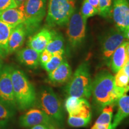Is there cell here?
<instances>
[{"instance_id": "cell-35", "label": "cell", "mask_w": 129, "mask_h": 129, "mask_svg": "<svg viewBox=\"0 0 129 129\" xmlns=\"http://www.w3.org/2000/svg\"><path fill=\"white\" fill-rule=\"evenodd\" d=\"M122 33H123L124 35L125 39L129 40V29L126 30H125V31L122 32Z\"/></svg>"}, {"instance_id": "cell-5", "label": "cell", "mask_w": 129, "mask_h": 129, "mask_svg": "<svg viewBox=\"0 0 129 129\" xmlns=\"http://www.w3.org/2000/svg\"><path fill=\"white\" fill-rule=\"evenodd\" d=\"M76 0H48L46 22L50 27L67 25L75 11Z\"/></svg>"}, {"instance_id": "cell-19", "label": "cell", "mask_w": 129, "mask_h": 129, "mask_svg": "<svg viewBox=\"0 0 129 129\" xmlns=\"http://www.w3.org/2000/svg\"><path fill=\"white\" fill-rule=\"evenodd\" d=\"M117 112L114 117L111 129H116L122 121L129 115V96L124 95L117 102Z\"/></svg>"}, {"instance_id": "cell-9", "label": "cell", "mask_w": 129, "mask_h": 129, "mask_svg": "<svg viewBox=\"0 0 129 129\" xmlns=\"http://www.w3.org/2000/svg\"><path fill=\"white\" fill-rule=\"evenodd\" d=\"M125 40L122 32L118 28L112 29L103 37L101 43L102 54L103 60L108 67H109L113 53L125 41Z\"/></svg>"}, {"instance_id": "cell-38", "label": "cell", "mask_w": 129, "mask_h": 129, "mask_svg": "<svg viewBox=\"0 0 129 129\" xmlns=\"http://www.w3.org/2000/svg\"><path fill=\"white\" fill-rule=\"evenodd\" d=\"M128 2H129V0H128Z\"/></svg>"}, {"instance_id": "cell-18", "label": "cell", "mask_w": 129, "mask_h": 129, "mask_svg": "<svg viewBox=\"0 0 129 129\" xmlns=\"http://www.w3.org/2000/svg\"><path fill=\"white\" fill-rule=\"evenodd\" d=\"M0 20L14 28L25 22V16L20 9L13 8L7 10L0 14Z\"/></svg>"}, {"instance_id": "cell-29", "label": "cell", "mask_w": 129, "mask_h": 129, "mask_svg": "<svg viewBox=\"0 0 129 129\" xmlns=\"http://www.w3.org/2000/svg\"><path fill=\"white\" fill-rule=\"evenodd\" d=\"M53 54L49 51L45 49L44 51H43L40 54V63L41 64V67H43L44 64H46L47 63L49 62Z\"/></svg>"}, {"instance_id": "cell-2", "label": "cell", "mask_w": 129, "mask_h": 129, "mask_svg": "<svg viewBox=\"0 0 129 129\" xmlns=\"http://www.w3.org/2000/svg\"><path fill=\"white\" fill-rule=\"evenodd\" d=\"M11 77L17 109L26 111L35 106L37 92L25 72L12 66Z\"/></svg>"}, {"instance_id": "cell-22", "label": "cell", "mask_w": 129, "mask_h": 129, "mask_svg": "<svg viewBox=\"0 0 129 129\" xmlns=\"http://www.w3.org/2000/svg\"><path fill=\"white\" fill-rule=\"evenodd\" d=\"M16 112L0 103V129H10Z\"/></svg>"}, {"instance_id": "cell-27", "label": "cell", "mask_w": 129, "mask_h": 129, "mask_svg": "<svg viewBox=\"0 0 129 129\" xmlns=\"http://www.w3.org/2000/svg\"><path fill=\"white\" fill-rule=\"evenodd\" d=\"M80 13L85 19H87L89 17L98 14L99 10L91 6L87 0H84L81 8Z\"/></svg>"}, {"instance_id": "cell-26", "label": "cell", "mask_w": 129, "mask_h": 129, "mask_svg": "<svg viewBox=\"0 0 129 129\" xmlns=\"http://www.w3.org/2000/svg\"><path fill=\"white\" fill-rule=\"evenodd\" d=\"M113 0H99V13L103 17H108L111 14Z\"/></svg>"}, {"instance_id": "cell-10", "label": "cell", "mask_w": 129, "mask_h": 129, "mask_svg": "<svg viewBox=\"0 0 129 129\" xmlns=\"http://www.w3.org/2000/svg\"><path fill=\"white\" fill-rule=\"evenodd\" d=\"M19 125L22 127H31L37 125H44L50 129H56L58 125L44 112L40 109L32 108L21 115Z\"/></svg>"}, {"instance_id": "cell-6", "label": "cell", "mask_w": 129, "mask_h": 129, "mask_svg": "<svg viewBox=\"0 0 129 129\" xmlns=\"http://www.w3.org/2000/svg\"><path fill=\"white\" fill-rule=\"evenodd\" d=\"M47 0H25L20 9L25 16L28 36L36 32L46 15Z\"/></svg>"}, {"instance_id": "cell-3", "label": "cell", "mask_w": 129, "mask_h": 129, "mask_svg": "<svg viewBox=\"0 0 129 129\" xmlns=\"http://www.w3.org/2000/svg\"><path fill=\"white\" fill-rule=\"evenodd\" d=\"M35 106L46 113L58 126L63 125L64 114L62 101L51 87L43 86L40 88L37 93Z\"/></svg>"}, {"instance_id": "cell-7", "label": "cell", "mask_w": 129, "mask_h": 129, "mask_svg": "<svg viewBox=\"0 0 129 129\" xmlns=\"http://www.w3.org/2000/svg\"><path fill=\"white\" fill-rule=\"evenodd\" d=\"M87 20L80 12L75 10L68 22L67 34L69 44L72 49L78 48L84 41Z\"/></svg>"}, {"instance_id": "cell-21", "label": "cell", "mask_w": 129, "mask_h": 129, "mask_svg": "<svg viewBox=\"0 0 129 129\" xmlns=\"http://www.w3.org/2000/svg\"><path fill=\"white\" fill-rule=\"evenodd\" d=\"M46 50L52 54L57 53H64V40L62 35L54 31Z\"/></svg>"}, {"instance_id": "cell-24", "label": "cell", "mask_w": 129, "mask_h": 129, "mask_svg": "<svg viewBox=\"0 0 129 129\" xmlns=\"http://www.w3.org/2000/svg\"><path fill=\"white\" fill-rule=\"evenodd\" d=\"M91 117H84L80 115H69L68 122L69 125L74 127H86L89 124L91 121Z\"/></svg>"}, {"instance_id": "cell-37", "label": "cell", "mask_w": 129, "mask_h": 129, "mask_svg": "<svg viewBox=\"0 0 129 129\" xmlns=\"http://www.w3.org/2000/svg\"><path fill=\"white\" fill-rule=\"evenodd\" d=\"M3 58L1 57V56L0 55V69H1V68L3 67Z\"/></svg>"}, {"instance_id": "cell-14", "label": "cell", "mask_w": 129, "mask_h": 129, "mask_svg": "<svg viewBox=\"0 0 129 129\" xmlns=\"http://www.w3.org/2000/svg\"><path fill=\"white\" fill-rule=\"evenodd\" d=\"M54 32V30L48 28L42 29L35 35L30 37L27 43V46L41 53L46 48Z\"/></svg>"}, {"instance_id": "cell-4", "label": "cell", "mask_w": 129, "mask_h": 129, "mask_svg": "<svg viewBox=\"0 0 129 129\" xmlns=\"http://www.w3.org/2000/svg\"><path fill=\"white\" fill-rule=\"evenodd\" d=\"M91 84L89 64L83 62L78 66L67 83L64 92L67 97L75 96L89 99L91 95Z\"/></svg>"}, {"instance_id": "cell-23", "label": "cell", "mask_w": 129, "mask_h": 129, "mask_svg": "<svg viewBox=\"0 0 129 129\" xmlns=\"http://www.w3.org/2000/svg\"><path fill=\"white\" fill-rule=\"evenodd\" d=\"M64 53H57L53 54L49 62L43 66V68L50 74L59 67L65 58L64 57Z\"/></svg>"}, {"instance_id": "cell-17", "label": "cell", "mask_w": 129, "mask_h": 129, "mask_svg": "<svg viewBox=\"0 0 129 129\" xmlns=\"http://www.w3.org/2000/svg\"><path fill=\"white\" fill-rule=\"evenodd\" d=\"M128 41H124L113 53L111 57L110 64L112 71L116 74L123 68L125 63L128 60L126 51H125V46Z\"/></svg>"}, {"instance_id": "cell-25", "label": "cell", "mask_w": 129, "mask_h": 129, "mask_svg": "<svg viewBox=\"0 0 129 129\" xmlns=\"http://www.w3.org/2000/svg\"><path fill=\"white\" fill-rule=\"evenodd\" d=\"M114 84L117 87L129 89V77L122 68L115 74L114 77Z\"/></svg>"}, {"instance_id": "cell-8", "label": "cell", "mask_w": 129, "mask_h": 129, "mask_svg": "<svg viewBox=\"0 0 129 129\" xmlns=\"http://www.w3.org/2000/svg\"><path fill=\"white\" fill-rule=\"evenodd\" d=\"M12 66L3 64L0 69V103L16 112L17 105L11 77Z\"/></svg>"}, {"instance_id": "cell-32", "label": "cell", "mask_w": 129, "mask_h": 129, "mask_svg": "<svg viewBox=\"0 0 129 129\" xmlns=\"http://www.w3.org/2000/svg\"><path fill=\"white\" fill-rule=\"evenodd\" d=\"M122 69H123L125 73L129 77V59L127 60V62L125 63V64H124L123 68H122Z\"/></svg>"}, {"instance_id": "cell-13", "label": "cell", "mask_w": 129, "mask_h": 129, "mask_svg": "<svg viewBox=\"0 0 129 129\" xmlns=\"http://www.w3.org/2000/svg\"><path fill=\"white\" fill-rule=\"evenodd\" d=\"M72 69L64 59L60 65L48 74V80L53 85H62L67 83L71 78Z\"/></svg>"}, {"instance_id": "cell-20", "label": "cell", "mask_w": 129, "mask_h": 129, "mask_svg": "<svg viewBox=\"0 0 129 129\" xmlns=\"http://www.w3.org/2000/svg\"><path fill=\"white\" fill-rule=\"evenodd\" d=\"M13 28L0 20V55L3 59L9 55L8 41Z\"/></svg>"}, {"instance_id": "cell-28", "label": "cell", "mask_w": 129, "mask_h": 129, "mask_svg": "<svg viewBox=\"0 0 129 129\" xmlns=\"http://www.w3.org/2000/svg\"><path fill=\"white\" fill-rule=\"evenodd\" d=\"M18 7L14 0H0V14L7 10Z\"/></svg>"}, {"instance_id": "cell-1", "label": "cell", "mask_w": 129, "mask_h": 129, "mask_svg": "<svg viewBox=\"0 0 129 129\" xmlns=\"http://www.w3.org/2000/svg\"><path fill=\"white\" fill-rule=\"evenodd\" d=\"M128 91V88L117 87L114 84V77L108 71L104 70L98 72L92 80L91 96L99 112L106 106L116 104Z\"/></svg>"}, {"instance_id": "cell-34", "label": "cell", "mask_w": 129, "mask_h": 129, "mask_svg": "<svg viewBox=\"0 0 129 129\" xmlns=\"http://www.w3.org/2000/svg\"><path fill=\"white\" fill-rule=\"evenodd\" d=\"M125 51H126V54L128 60L129 59V41L127 42L126 46H125Z\"/></svg>"}, {"instance_id": "cell-12", "label": "cell", "mask_w": 129, "mask_h": 129, "mask_svg": "<svg viewBox=\"0 0 129 129\" xmlns=\"http://www.w3.org/2000/svg\"><path fill=\"white\" fill-rule=\"evenodd\" d=\"M65 108L69 115L91 117L90 106L87 99L75 96H68L65 101Z\"/></svg>"}, {"instance_id": "cell-36", "label": "cell", "mask_w": 129, "mask_h": 129, "mask_svg": "<svg viewBox=\"0 0 129 129\" xmlns=\"http://www.w3.org/2000/svg\"><path fill=\"white\" fill-rule=\"evenodd\" d=\"M14 1H16V4H17V6H21L22 4H23V3L25 2V0H14Z\"/></svg>"}, {"instance_id": "cell-30", "label": "cell", "mask_w": 129, "mask_h": 129, "mask_svg": "<svg viewBox=\"0 0 129 129\" xmlns=\"http://www.w3.org/2000/svg\"><path fill=\"white\" fill-rule=\"evenodd\" d=\"M111 125L109 124H106L104 122H100L96 120L94 124L91 127V129H111Z\"/></svg>"}, {"instance_id": "cell-31", "label": "cell", "mask_w": 129, "mask_h": 129, "mask_svg": "<svg viewBox=\"0 0 129 129\" xmlns=\"http://www.w3.org/2000/svg\"><path fill=\"white\" fill-rule=\"evenodd\" d=\"M87 1L91 6L96 9H98V8H99V0H87Z\"/></svg>"}, {"instance_id": "cell-33", "label": "cell", "mask_w": 129, "mask_h": 129, "mask_svg": "<svg viewBox=\"0 0 129 129\" xmlns=\"http://www.w3.org/2000/svg\"><path fill=\"white\" fill-rule=\"evenodd\" d=\"M30 129H50L48 127H47L46 125H34V126L31 127Z\"/></svg>"}, {"instance_id": "cell-16", "label": "cell", "mask_w": 129, "mask_h": 129, "mask_svg": "<svg viewBox=\"0 0 129 129\" xmlns=\"http://www.w3.org/2000/svg\"><path fill=\"white\" fill-rule=\"evenodd\" d=\"M40 54L30 47H26L19 50L16 53L17 60L25 67L30 69H35L39 66Z\"/></svg>"}, {"instance_id": "cell-15", "label": "cell", "mask_w": 129, "mask_h": 129, "mask_svg": "<svg viewBox=\"0 0 129 129\" xmlns=\"http://www.w3.org/2000/svg\"><path fill=\"white\" fill-rule=\"evenodd\" d=\"M27 36L28 33L24 23L19 24L13 28L8 41L9 54L18 51L23 46Z\"/></svg>"}, {"instance_id": "cell-11", "label": "cell", "mask_w": 129, "mask_h": 129, "mask_svg": "<svg viewBox=\"0 0 129 129\" xmlns=\"http://www.w3.org/2000/svg\"><path fill=\"white\" fill-rule=\"evenodd\" d=\"M111 15L117 28L121 32L129 29V2L128 0H113Z\"/></svg>"}]
</instances>
